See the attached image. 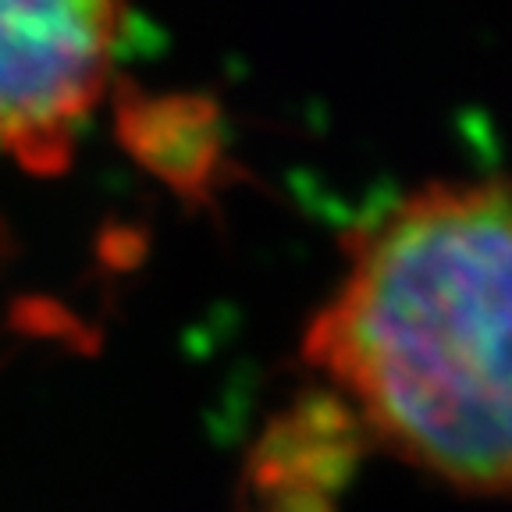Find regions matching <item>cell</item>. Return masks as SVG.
Here are the masks:
<instances>
[{
    "instance_id": "obj_1",
    "label": "cell",
    "mask_w": 512,
    "mask_h": 512,
    "mask_svg": "<svg viewBox=\"0 0 512 512\" xmlns=\"http://www.w3.org/2000/svg\"><path fill=\"white\" fill-rule=\"evenodd\" d=\"M303 356L367 441L512 495V182H431L360 228Z\"/></svg>"
},
{
    "instance_id": "obj_2",
    "label": "cell",
    "mask_w": 512,
    "mask_h": 512,
    "mask_svg": "<svg viewBox=\"0 0 512 512\" xmlns=\"http://www.w3.org/2000/svg\"><path fill=\"white\" fill-rule=\"evenodd\" d=\"M125 0H0V153L61 171L104 96Z\"/></svg>"
},
{
    "instance_id": "obj_3",
    "label": "cell",
    "mask_w": 512,
    "mask_h": 512,
    "mask_svg": "<svg viewBox=\"0 0 512 512\" xmlns=\"http://www.w3.org/2000/svg\"><path fill=\"white\" fill-rule=\"evenodd\" d=\"M363 427L335 395L288 409L264 431L239 488V512H338Z\"/></svg>"
}]
</instances>
